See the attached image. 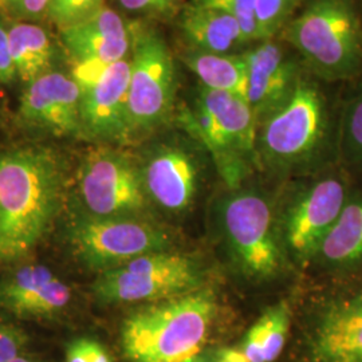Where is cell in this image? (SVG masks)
Wrapping results in <instances>:
<instances>
[{"label": "cell", "mask_w": 362, "mask_h": 362, "mask_svg": "<svg viewBox=\"0 0 362 362\" xmlns=\"http://www.w3.org/2000/svg\"><path fill=\"white\" fill-rule=\"evenodd\" d=\"M324 98L320 90L305 79L282 107L264 119L262 149L278 164H291L311 155L324 137Z\"/></svg>", "instance_id": "cell-8"}, {"label": "cell", "mask_w": 362, "mask_h": 362, "mask_svg": "<svg viewBox=\"0 0 362 362\" xmlns=\"http://www.w3.org/2000/svg\"><path fill=\"white\" fill-rule=\"evenodd\" d=\"M65 168L49 148L0 153V264L30 254L49 231L64 194Z\"/></svg>", "instance_id": "cell-1"}, {"label": "cell", "mask_w": 362, "mask_h": 362, "mask_svg": "<svg viewBox=\"0 0 362 362\" xmlns=\"http://www.w3.org/2000/svg\"><path fill=\"white\" fill-rule=\"evenodd\" d=\"M15 77H16V69L13 65L8 30L0 21V82L10 83L13 82Z\"/></svg>", "instance_id": "cell-32"}, {"label": "cell", "mask_w": 362, "mask_h": 362, "mask_svg": "<svg viewBox=\"0 0 362 362\" xmlns=\"http://www.w3.org/2000/svg\"><path fill=\"white\" fill-rule=\"evenodd\" d=\"M216 309L206 290L145 306L122 325L124 353L132 362H189L202 354Z\"/></svg>", "instance_id": "cell-2"}, {"label": "cell", "mask_w": 362, "mask_h": 362, "mask_svg": "<svg viewBox=\"0 0 362 362\" xmlns=\"http://www.w3.org/2000/svg\"><path fill=\"white\" fill-rule=\"evenodd\" d=\"M216 362H251L242 350L224 349L218 354Z\"/></svg>", "instance_id": "cell-35"}, {"label": "cell", "mask_w": 362, "mask_h": 362, "mask_svg": "<svg viewBox=\"0 0 362 362\" xmlns=\"http://www.w3.org/2000/svg\"><path fill=\"white\" fill-rule=\"evenodd\" d=\"M69 242L83 264L101 272L169 246L168 235L146 221L94 215L71 223Z\"/></svg>", "instance_id": "cell-7"}, {"label": "cell", "mask_w": 362, "mask_h": 362, "mask_svg": "<svg viewBox=\"0 0 362 362\" xmlns=\"http://www.w3.org/2000/svg\"><path fill=\"white\" fill-rule=\"evenodd\" d=\"M10 362H35V361H31V360H27V358H25V357H21V356H19V357H16V358H15V360H13V361H10Z\"/></svg>", "instance_id": "cell-37"}, {"label": "cell", "mask_w": 362, "mask_h": 362, "mask_svg": "<svg viewBox=\"0 0 362 362\" xmlns=\"http://www.w3.org/2000/svg\"><path fill=\"white\" fill-rule=\"evenodd\" d=\"M285 39L320 77L345 79L361 69V23L350 0H310L286 25Z\"/></svg>", "instance_id": "cell-3"}, {"label": "cell", "mask_w": 362, "mask_h": 362, "mask_svg": "<svg viewBox=\"0 0 362 362\" xmlns=\"http://www.w3.org/2000/svg\"><path fill=\"white\" fill-rule=\"evenodd\" d=\"M61 40L74 64L113 65L132 50V30L119 13L105 6L90 19L61 30Z\"/></svg>", "instance_id": "cell-15"}, {"label": "cell", "mask_w": 362, "mask_h": 362, "mask_svg": "<svg viewBox=\"0 0 362 362\" xmlns=\"http://www.w3.org/2000/svg\"><path fill=\"white\" fill-rule=\"evenodd\" d=\"M180 28L189 49L211 54H236L248 45L239 22L224 11L192 3Z\"/></svg>", "instance_id": "cell-17"}, {"label": "cell", "mask_w": 362, "mask_h": 362, "mask_svg": "<svg viewBox=\"0 0 362 362\" xmlns=\"http://www.w3.org/2000/svg\"><path fill=\"white\" fill-rule=\"evenodd\" d=\"M105 7L104 0H52L47 18L59 30L82 23Z\"/></svg>", "instance_id": "cell-23"}, {"label": "cell", "mask_w": 362, "mask_h": 362, "mask_svg": "<svg viewBox=\"0 0 362 362\" xmlns=\"http://www.w3.org/2000/svg\"><path fill=\"white\" fill-rule=\"evenodd\" d=\"M342 143L346 156L362 163V89L350 101L342 124Z\"/></svg>", "instance_id": "cell-27"}, {"label": "cell", "mask_w": 362, "mask_h": 362, "mask_svg": "<svg viewBox=\"0 0 362 362\" xmlns=\"http://www.w3.org/2000/svg\"><path fill=\"white\" fill-rule=\"evenodd\" d=\"M248 71L247 101L257 119H266L291 98L299 79V66L281 43L272 39L243 52Z\"/></svg>", "instance_id": "cell-12"}, {"label": "cell", "mask_w": 362, "mask_h": 362, "mask_svg": "<svg viewBox=\"0 0 362 362\" xmlns=\"http://www.w3.org/2000/svg\"><path fill=\"white\" fill-rule=\"evenodd\" d=\"M317 353L322 362H362V297L329 311L318 332Z\"/></svg>", "instance_id": "cell-18"}, {"label": "cell", "mask_w": 362, "mask_h": 362, "mask_svg": "<svg viewBox=\"0 0 362 362\" xmlns=\"http://www.w3.org/2000/svg\"><path fill=\"white\" fill-rule=\"evenodd\" d=\"M299 3L300 0H255L262 40L274 38L281 28H285Z\"/></svg>", "instance_id": "cell-24"}, {"label": "cell", "mask_w": 362, "mask_h": 362, "mask_svg": "<svg viewBox=\"0 0 362 362\" xmlns=\"http://www.w3.org/2000/svg\"><path fill=\"white\" fill-rule=\"evenodd\" d=\"M57 275L43 264H25L0 281V308L28 318Z\"/></svg>", "instance_id": "cell-21"}, {"label": "cell", "mask_w": 362, "mask_h": 362, "mask_svg": "<svg viewBox=\"0 0 362 362\" xmlns=\"http://www.w3.org/2000/svg\"><path fill=\"white\" fill-rule=\"evenodd\" d=\"M202 86L209 90L224 91L246 98L248 95V71L242 54H211L188 49L182 57Z\"/></svg>", "instance_id": "cell-19"}, {"label": "cell", "mask_w": 362, "mask_h": 362, "mask_svg": "<svg viewBox=\"0 0 362 362\" xmlns=\"http://www.w3.org/2000/svg\"><path fill=\"white\" fill-rule=\"evenodd\" d=\"M27 337L19 327L0 320V362H10L26 348Z\"/></svg>", "instance_id": "cell-28"}, {"label": "cell", "mask_w": 362, "mask_h": 362, "mask_svg": "<svg viewBox=\"0 0 362 362\" xmlns=\"http://www.w3.org/2000/svg\"><path fill=\"white\" fill-rule=\"evenodd\" d=\"M200 285L194 260L172 251H158L101 272L93 286L105 303L158 302L192 293Z\"/></svg>", "instance_id": "cell-5"}, {"label": "cell", "mask_w": 362, "mask_h": 362, "mask_svg": "<svg viewBox=\"0 0 362 362\" xmlns=\"http://www.w3.org/2000/svg\"><path fill=\"white\" fill-rule=\"evenodd\" d=\"M191 119L224 177L238 180L257 146L258 119L246 98L202 86Z\"/></svg>", "instance_id": "cell-4"}, {"label": "cell", "mask_w": 362, "mask_h": 362, "mask_svg": "<svg viewBox=\"0 0 362 362\" xmlns=\"http://www.w3.org/2000/svg\"><path fill=\"white\" fill-rule=\"evenodd\" d=\"M130 13L146 16H169L179 7L180 0H117Z\"/></svg>", "instance_id": "cell-29"}, {"label": "cell", "mask_w": 362, "mask_h": 362, "mask_svg": "<svg viewBox=\"0 0 362 362\" xmlns=\"http://www.w3.org/2000/svg\"><path fill=\"white\" fill-rule=\"evenodd\" d=\"M79 192L94 216L118 218L145 206L143 181L125 156L95 149L79 168Z\"/></svg>", "instance_id": "cell-10"}, {"label": "cell", "mask_w": 362, "mask_h": 362, "mask_svg": "<svg viewBox=\"0 0 362 362\" xmlns=\"http://www.w3.org/2000/svg\"><path fill=\"white\" fill-rule=\"evenodd\" d=\"M10 11L22 19H39L47 16L52 0H4Z\"/></svg>", "instance_id": "cell-30"}, {"label": "cell", "mask_w": 362, "mask_h": 362, "mask_svg": "<svg viewBox=\"0 0 362 362\" xmlns=\"http://www.w3.org/2000/svg\"><path fill=\"white\" fill-rule=\"evenodd\" d=\"M83 341H85V348H86L89 362H112L106 350L98 342L93 339H86V338H83Z\"/></svg>", "instance_id": "cell-33"}, {"label": "cell", "mask_w": 362, "mask_h": 362, "mask_svg": "<svg viewBox=\"0 0 362 362\" xmlns=\"http://www.w3.org/2000/svg\"><path fill=\"white\" fill-rule=\"evenodd\" d=\"M221 219L233 255L248 275L269 278L278 272L281 252L263 197L248 192L233 196L223 206Z\"/></svg>", "instance_id": "cell-9"}, {"label": "cell", "mask_w": 362, "mask_h": 362, "mask_svg": "<svg viewBox=\"0 0 362 362\" xmlns=\"http://www.w3.org/2000/svg\"><path fill=\"white\" fill-rule=\"evenodd\" d=\"M130 133L151 130L163 124L172 110L176 71L172 54L155 30L130 26Z\"/></svg>", "instance_id": "cell-6"}, {"label": "cell", "mask_w": 362, "mask_h": 362, "mask_svg": "<svg viewBox=\"0 0 362 362\" xmlns=\"http://www.w3.org/2000/svg\"><path fill=\"white\" fill-rule=\"evenodd\" d=\"M263 348H264V322L260 318L258 322L248 330L242 351L251 362H264Z\"/></svg>", "instance_id": "cell-31"}, {"label": "cell", "mask_w": 362, "mask_h": 362, "mask_svg": "<svg viewBox=\"0 0 362 362\" xmlns=\"http://www.w3.org/2000/svg\"><path fill=\"white\" fill-rule=\"evenodd\" d=\"M318 254L332 264H354L362 260V199L345 204L325 236Z\"/></svg>", "instance_id": "cell-22"}, {"label": "cell", "mask_w": 362, "mask_h": 362, "mask_svg": "<svg viewBox=\"0 0 362 362\" xmlns=\"http://www.w3.org/2000/svg\"><path fill=\"white\" fill-rule=\"evenodd\" d=\"M189 362H209V360H208L207 357L199 354L197 357H194V360H191Z\"/></svg>", "instance_id": "cell-36"}, {"label": "cell", "mask_w": 362, "mask_h": 362, "mask_svg": "<svg viewBox=\"0 0 362 362\" xmlns=\"http://www.w3.org/2000/svg\"><path fill=\"white\" fill-rule=\"evenodd\" d=\"M66 362H89L83 338L74 341L69 346L66 353Z\"/></svg>", "instance_id": "cell-34"}, {"label": "cell", "mask_w": 362, "mask_h": 362, "mask_svg": "<svg viewBox=\"0 0 362 362\" xmlns=\"http://www.w3.org/2000/svg\"><path fill=\"white\" fill-rule=\"evenodd\" d=\"M16 76L31 83L52 71L54 49L47 31L33 23H16L8 28Z\"/></svg>", "instance_id": "cell-20"}, {"label": "cell", "mask_w": 362, "mask_h": 362, "mask_svg": "<svg viewBox=\"0 0 362 362\" xmlns=\"http://www.w3.org/2000/svg\"><path fill=\"white\" fill-rule=\"evenodd\" d=\"M129 81L130 61L125 58L110 66L94 86L82 91V133L103 141L129 137Z\"/></svg>", "instance_id": "cell-13"}, {"label": "cell", "mask_w": 362, "mask_h": 362, "mask_svg": "<svg viewBox=\"0 0 362 362\" xmlns=\"http://www.w3.org/2000/svg\"><path fill=\"white\" fill-rule=\"evenodd\" d=\"M82 90L71 76L50 71L28 83L19 106L21 119L31 128L57 137L77 136Z\"/></svg>", "instance_id": "cell-11"}, {"label": "cell", "mask_w": 362, "mask_h": 362, "mask_svg": "<svg viewBox=\"0 0 362 362\" xmlns=\"http://www.w3.org/2000/svg\"><path fill=\"white\" fill-rule=\"evenodd\" d=\"M344 206L345 188L341 181L326 179L315 184L288 214L286 242L290 250L303 258L318 252Z\"/></svg>", "instance_id": "cell-14"}, {"label": "cell", "mask_w": 362, "mask_h": 362, "mask_svg": "<svg viewBox=\"0 0 362 362\" xmlns=\"http://www.w3.org/2000/svg\"><path fill=\"white\" fill-rule=\"evenodd\" d=\"M262 320L264 322V362L275 361L284 350L288 333V309L285 305H278L264 313Z\"/></svg>", "instance_id": "cell-26"}, {"label": "cell", "mask_w": 362, "mask_h": 362, "mask_svg": "<svg viewBox=\"0 0 362 362\" xmlns=\"http://www.w3.org/2000/svg\"><path fill=\"white\" fill-rule=\"evenodd\" d=\"M194 160L180 148L167 146L149 160L144 181L156 202L170 211L188 207L196 192Z\"/></svg>", "instance_id": "cell-16"}, {"label": "cell", "mask_w": 362, "mask_h": 362, "mask_svg": "<svg viewBox=\"0 0 362 362\" xmlns=\"http://www.w3.org/2000/svg\"><path fill=\"white\" fill-rule=\"evenodd\" d=\"M194 3L231 15L243 28L248 43L262 40L255 11V0H194Z\"/></svg>", "instance_id": "cell-25"}]
</instances>
